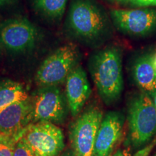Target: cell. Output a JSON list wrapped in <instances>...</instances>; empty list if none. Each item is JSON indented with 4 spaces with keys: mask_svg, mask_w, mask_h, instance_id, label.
Instances as JSON below:
<instances>
[{
    "mask_svg": "<svg viewBox=\"0 0 156 156\" xmlns=\"http://www.w3.org/2000/svg\"><path fill=\"white\" fill-rule=\"evenodd\" d=\"M109 28L107 15L94 1L72 0L65 21V29L71 38L93 46L108 36Z\"/></svg>",
    "mask_w": 156,
    "mask_h": 156,
    "instance_id": "1",
    "label": "cell"
},
{
    "mask_svg": "<svg viewBox=\"0 0 156 156\" xmlns=\"http://www.w3.org/2000/svg\"><path fill=\"white\" fill-rule=\"evenodd\" d=\"M89 69L101 99L107 105L118 101L124 87L120 48L109 46L97 51L90 58Z\"/></svg>",
    "mask_w": 156,
    "mask_h": 156,
    "instance_id": "2",
    "label": "cell"
},
{
    "mask_svg": "<svg viewBox=\"0 0 156 156\" xmlns=\"http://www.w3.org/2000/svg\"><path fill=\"white\" fill-rule=\"evenodd\" d=\"M80 51L69 43L58 47L44 59L37 70L35 81L38 87L58 86L64 83L71 72L79 65Z\"/></svg>",
    "mask_w": 156,
    "mask_h": 156,
    "instance_id": "3",
    "label": "cell"
},
{
    "mask_svg": "<svg viewBox=\"0 0 156 156\" xmlns=\"http://www.w3.org/2000/svg\"><path fill=\"white\" fill-rule=\"evenodd\" d=\"M129 136L134 147L151 141L156 134V109L151 96L142 92L134 97L128 108Z\"/></svg>",
    "mask_w": 156,
    "mask_h": 156,
    "instance_id": "4",
    "label": "cell"
},
{
    "mask_svg": "<svg viewBox=\"0 0 156 156\" xmlns=\"http://www.w3.org/2000/svg\"><path fill=\"white\" fill-rule=\"evenodd\" d=\"M30 98V124L48 122L62 124L67 115V101L58 86L40 87Z\"/></svg>",
    "mask_w": 156,
    "mask_h": 156,
    "instance_id": "5",
    "label": "cell"
},
{
    "mask_svg": "<svg viewBox=\"0 0 156 156\" xmlns=\"http://www.w3.org/2000/svg\"><path fill=\"white\" fill-rule=\"evenodd\" d=\"M40 39L38 28L25 17L8 19L0 25V45L11 53L21 54L33 49Z\"/></svg>",
    "mask_w": 156,
    "mask_h": 156,
    "instance_id": "6",
    "label": "cell"
},
{
    "mask_svg": "<svg viewBox=\"0 0 156 156\" xmlns=\"http://www.w3.org/2000/svg\"><path fill=\"white\" fill-rule=\"evenodd\" d=\"M103 113L98 108L86 109L70 126L69 140L75 156H93V150Z\"/></svg>",
    "mask_w": 156,
    "mask_h": 156,
    "instance_id": "7",
    "label": "cell"
},
{
    "mask_svg": "<svg viewBox=\"0 0 156 156\" xmlns=\"http://www.w3.org/2000/svg\"><path fill=\"white\" fill-rule=\"evenodd\" d=\"M23 137L35 156H58L64 147L63 132L51 122L28 124Z\"/></svg>",
    "mask_w": 156,
    "mask_h": 156,
    "instance_id": "8",
    "label": "cell"
},
{
    "mask_svg": "<svg viewBox=\"0 0 156 156\" xmlns=\"http://www.w3.org/2000/svg\"><path fill=\"white\" fill-rule=\"evenodd\" d=\"M110 15L115 27L123 34L143 36L156 28L155 9H112Z\"/></svg>",
    "mask_w": 156,
    "mask_h": 156,
    "instance_id": "9",
    "label": "cell"
},
{
    "mask_svg": "<svg viewBox=\"0 0 156 156\" xmlns=\"http://www.w3.org/2000/svg\"><path fill=\"white\" fill-rule=\"evenodd\" d=\"M124 116L111 112L103 118L95 139L93 156H109L122 136Z\"/></svg>",
    "mask_w": 156,
    "mask_h": 156,
    "instance_id": "10",
    "label": "cell"
},
{
    "mask_svg": "<svg viewBox=\"0 0 156 156\" xmlns=\"http://www.w3.org/2000/svg\"><path fill=\"white\" fill-rule=\"evenodd\" d=\"M30 98L0 109V134L7 136L18 134L30 124Z\"/></svg>",
    "mask_w": 156,
    "mask_h": 156,
    "instance_id": "11",
    "label": "cell"
},
{
    "mask_svg": "<svg viewBox=\"0 0 156 156\" xmlns=\"http://www.w3.org/2000/svg\"><path fill=\"white\" fill-rule=\"evenodd\" d=\"M68 106L73 116L80 112L91 94V88L86 73L80 65L76 67L65 81Z\"/></svg>",
    "mask_w": 156,
    "mask_h": 156,
    "instance_id": "12",
    "label": "cell"
},
{
    "mask_svg": "<svg viewBox=\"0 0 156 156\" xmlns=\"http://www.w3.org/2000/svg\"><path fill=\"white\" fill-rule=\"evenodd\" d=\"M132 75L142 92L150 95L156 93V69L153 56L146 54L136 58L132 67Z\"/></svg>",
    "mask_w": 156,
    "mask_h": 156,
    "instance_id": "13",
    "label": "cell"
},
{
    "mask_svg": "<svg viewBox=\"0 0 156 156\" xmlns=\"http://www.w3.org/2000/svg\"><path fill=\"white\" fill-rule=\"evenodd\" d=\"M22 84L11 80H0V109L11 103L29 98Z\"/></svg>",
    "mask_w": 156,
    "mask_h": 156,
    "instance_id": "14",
    "label": "cell"
},
{
    "mask_svg": "<svg viewBox=\"0 0 156 156\" xmlns=\"http://www.w3.org/2000/svg\"><path fill=\"white\" fill-rule=\"evenodd\" d=\"M34 9L45 17L53 20L61 19L68 0H32Z\"/></svg>",
    "mask_w": 156,
    "mask_h": 156,
    "instance_id": "15",
    "label": "cell"
},
{
    "mask_svg": "<svg viewBox=\"0 0 156 156\" xmlns=\"http://www.w3.org/2000/svg\"><path fill=\"white\" fill-rule=\"evenodd\" d=\"M25 129H23L18 134L12 136L8 140L0 142V156H13L15 143L23 136Z\"/></svg>",
    "mask_w": 156,
    "mask_h": 156,
    "instance_id": "16",
    "label": "cell"
},
{
    "mask_svg": "<svg viewBox=\"0 0 156 156\" xmlns=\"http://www.w3.org/2000/svg\"><path fill=\"white\" fill-rule=\"evenodd\" d=\"M13 156H35L23 136L15 143Z\"/></svg>",
    "mask_w": 156,
    "mask_h": 156,
    "instance_id": "17",
    "label": "cell"
},
{
    "mask_svg": "<svg viewBox=\"0 0 156 156\" xmlns=\"http://www.w3.org/2000/svg\"><path fill=\"white\" fill-rule=\"evenodd\" d=\"M129 3L136 7L156 6V0H130Z\"/></svg>",
    "mask_w": 156,
    "mask_h": 156,
    "instance_id": "18",
    "label": "cell"
},
{
    "mask_svg": "<svg viewBox=\"0 0 156 156\" xmlns=\"http://www.w3.org/2000/svg\"><path fill=\"white\" fill-rule=\"evenodd\" d=\"M155 145H156V138L153 140V141H152L149 145H146L143 149H142L141 151H138L134 156H148L150 155L151 151L153 149L154 146Z\"/></svg>",
    "mask_w": 156,
    "mask_h": 156,
    "instance_id": "19",
    "label": "cell"
},
{
    "mask_svg": "<svg viewBox=\"0 0 156 156\" xmlns=\"http://www.w3.org/2000/svg\"><path fill=\"white\" fill-rule=\"evenodd\" d=\"M113 156H132L129 149L119 150L116 152Z\"/></svg>",
    "mask_w": 156,
    "mask_h": 156,
    "instance_id": "20",
    "label": "cell"
},
{
    "mask_svg": "<svg viewBox=\"0 0 156 156\" xmlns=\"http://www.w3.org/2000/svg\"><path fill=\"white\" fill-rule=\"evenodd\" d=\"M15 1V0H0V7L10 5V4L14 2Z\"/></svg>",
    "mask_w": 156,
    "mask_h": 156,
    "instance_id": "21",
    "label": "cell"
},
{
    "mask_svg": "<svg viewBox=\"0 0 156 156\" xmlns=\"http://www.w3.org/2000/svg\"><path fill=\"white\" fill-rule=\"evenodd\" d=\"M14 136V135H13ZM12 136H7V135H5V134H0V142L2 141H4V140H8L9 138H10Z\"/></svg>",
    "mask_w": 156,
    "mask_h": 156,
    "instance_id": "22",
    "label": "cell"
},
{
    "mask_svg": "<svg viewBox=\"0 0 156 156\" xmlns=\"http://www.w3.org/2000/svg\"><path fill=\"white\" fill-rule=\"evenodd\" d=\"M60 156H75V153H73V151H72L66 152V153H63L62 155H60Z\"/></svg>",
    "mask_w": 156,
    "mask_h": 156,
    "instance_id": "23",
    "label": "cell"
},
{
    "mask_svg": "<svg viewBox=\"0 0 156 156\" xmlns=\"http://www.w3.org/2000/svg\"><path fill=\"white\" fill-rule=\"evenodd\" d=\"M112 1L116 2L118 3H122V4H126L129 2L130 0H112Z\"/></svg>",
    "mask_w": 156,
    "mask_h": 156,
    "instance_id": "24",
    "label": "cell"
},
{
    "mask_svg": "<svg viewBox=\"0 0 156 156\" xmlns=\"http://www.w3.org/2000/svg\"><path fill=\"white\" fill-rule=\"evenodd\" d=\"M151 96L152 98V99H153V101L154 105H155V109H156V93H153V94H152Z\"/></svg>",
    "mask_w": 156,
    "mask_h": 156,
    "instance_id": "25",
    "label": "cell"
},
{
    "mask_svg": "<svg viewBox=\"0 0 156 156\" xmlns=\"http://www.w3.org/2000/svg\"><path fill=\"white\" fill-rule=\"evenodd\" d=\"M153 63H154V66H155V68L156 69V54L153 56Z\"/></svg>",
    "mask_w": 156,
    "mask_h": 156,
    "instance_id": "26",
    "label": "cell"
},
{
    "mask_svg": "<svg viewBox=\"0 0 156 156\" xmlns=\"http://www.w3.org/2000/svg\"><path fill=\"white\" fill-rule=\"evenodd\" d=\"M154 156H156V153L155 154V155H154Z\"/></svg>",
    "mask_w": 156,
    "mask_h": 156,
    "instance_id": "27",
    "label": "cell"
}]
</instances>
